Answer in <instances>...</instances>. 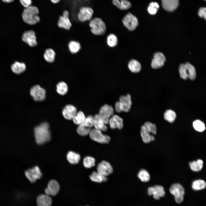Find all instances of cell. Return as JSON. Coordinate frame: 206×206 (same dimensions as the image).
I'll use <instances>...</instances> for the list:
<instances>
[{
	"label": "cell",
	"mask_w": 206,
	"mask_h": 206,
	"mask_svg": "<svg viewBox=\"0 0 206 206\" xmlns=\"http://www.w3.org/2000/svg\"><path fill=\"white\" fill-rule=\"evenodd\" d=\"M49 128V124L45 122L41 123L35 128V138L38 144L41 145L50 140L51 134Z\"/></svg>",
	"instance_id": "1"
},
{
	"label": "cell",
	"mask_w": 206,
	"mask_h": 206,
	"mask_svg": "<svg viewBox=\"0 0 206 206\" xmlns=\"http://www.w3.org/2000/svg\"><path fill=\"white\" fill-rule=\"evenodd\" d=\"M39 11L36 6L31 5L26 8L22 14L23 19L26 23L34 25L39 23L40 19L39 16Z\"/></svg>",
	"instance_id": "2"
},
{
	"label": "cell",
	"mask_w": 206,
	"mask_h": 206,
	"mask_svg": "<svg viewBox=\"0 0 206 206\" xmlns=\"http://www.w3.org/2000/svg\"><path fill=\"white\" fill-rule=\"evenodd\" d=\"M89 26L91 32L96 35L104 34L106 31V27L104 22L100 18L95 17L89 21Z\"/></svg>",
	"instance_id": "3"
},
{
	"label": "cell",
	"mask_w": 206,
	"mask_h": 206,
	"mask_svg": "<svg viewBox=\"0 0 206 206\" xmlns=\"http://www.w3.org/2000/svg\"><path fill=\"white\" fill-rule=\"evenodd\" d=\"M122 21L124 26L130 31L135 30L138 24L137 17L130 12L124 15Z\"/></svg>",
	"instance_id": "4"
},
{
	"label": "cell",
	"mask_w": 206,
	"mask_h": 206,
	"mask_svg": "<svg viewBox=\"0 0 206 206\" xmlns=\"http://www.w3.org/2000/svg\"><path fill=\"white\" fill-rule=\"evenodd\" d=\"M169 191L171 194L174 196L176 203H180L183 201L185 191L180 184L176 183L173 184L170 188Z\"/></svg>",
	"instance_id": "5"
},
{
	"label": "cell",
	"mask_w": 206,
	"mask_h": 206,
	"mask_svg": "<svg viewBox=\"0 0 206 206\" xmlns=\"http://www.w3.org/2000/svg\"><path fill=\"white\" fill-rule=\"evenodd\" d=\"M94 14V10L91 7H82L79 9L77 13V19L79 21L82 22L90 21L92 18Z\"/></svg>",
	"instance_id": "6"
},
{
	"label": "cell",
	"mask_w": 206,
	"mask_h": 206,
	"mask_svg": "<svg viewBox=\"0 0 206 206\" xmlns=\"http://www.w3.org/2000/svg\"><path fill=\"white\" fill-rule=\"evenodd\" d=\"M89 135L92 140L102 144L108 143L110 141V137L102 133V131L95 128L91 129Z\"/></svg>",
	"instance_id": "7"
},
{
	"label": "cell",
	"mask_w": 206,
	"mask_h": 206,
	"mask_svg": "<svg viewBox=\"0 0 206 206\" xmlns=\"http://www.w3.org/2000/svg\"><path fill=\"white\" fill-rule=\"evenodd\" d=\"M30 93L33 99L36 101H42L45 99L46 91L38 85L32 86L30 90Z\"/></svg>",
	"instance_id": "8"
},
{
	"label": "cell",
	"mask_w": 206,
	"mask_h": 206,
	"mask_svg": "<svg viewBox=\"0 0 206 206\" xmlns=\"http://www.w3.org/2000/svg\"><path fill=\"white\" fill-rule=\"evenodd\" d=\"M25 175L27 178L32 183L35 182L42 176L41 171L37 166H35L26 170L25 172Z\"/></svg>",
	"instance_id": "9"
},
{
	"label": "cell",
	"mask_w": 206,
	"mask_h": 206,
	"mask_svg": "<svg viewBox=\"0 0 206 206\" xmlns=\"http://www.w3.org/2000/svg\"><path fill=\"white\" fill-rule=\"evenodd\" d=\"M57 25L59 27L66 30H69L72 26V23L69 18V13L66 10H64L62 15L59 18Z\"/></svg>",
	"instance_id": "10"
},
{
	"label": "cell",
	"mask_w": 206,
	"mask_h": 206,
	"mask_svg": "<svg viewBox=\"0 0 206 206\" xmlns=\"http://www.w3.org/2000/svg\"><path fill=\"white\" fill-rule=\"evenodd\" d=\"M153 134V131L150 127H146L143 125L141 126L140 135L142 140L144 143H148L155 140Z\"/></svg>",
	"instance_id": "11"
},
{
	"label": "cell",
	"mask_w": 206,
	"mask_h": 206,
	"mask_svg": "<svg viewBox=\"0 0 206 206\" xmlns=\"http://www.w3.org/2000/svg\"><path fill=\"white\" fill-rule=\"evenodd\" d=\"M97 172L102 175L107 177L113 171L112 167L107 161H103L99 163L97 167Z\"/></svg>",
	"instance_id": "12"
},
{
	"label": "cell",
	"mask_w": 206,
	"mask_h": 206,
	"mask_svg": "<svg viewBox=\"0 0 206 206\" xmlns=\"http://www.w3.org/2000/svg\"><path fill=\"white\" fill-rule=\"evenodd\" d=\"M148 193L149 195H152L154 198L156 200L159 199L161 197H163L165 195L164 188L159 185L149 187L148 189Z\"/></svg>",
	"instance_id": "13"
},
{
	"label": "cell",
	"mask_w": 206,
	"mask_h": 206,
	"mask_svg": "<svg viewBox=\"0 0 206 206\" xmlns=\"http://www.w3.org/2000/svg\"><path fill=\"white\" fill-rule=\"evenodd\" d=\"M60 186L57 181L54 180L50 181L47 184V187L45 190V194L49 195L55 196L59 192Z\"/></svg>",
	"instance_id": "14"
},
{
	"label": "cell",
	"mask_w": 206,
	"mask_h": 206,
	"mask_svg": "<svg viewBox=\"0 0 206 206\" xmlns=\"http://www.w3.org/2000/svg\"><path fill=\"white\" fill-rule=\"evenodd\" d=\"M22 39L31 47H34L37 45L35 34L33 30H29L24 32L22 37Z\"/></svg>",
	"instance_id": "15"
},
{
	"label": "cell",
	"mask_w": 206,
	"mask_h": 206,
	"mask_svg": "<svg viewBox=\"0 0 206 206\" xmlns=\"http://www.w3.org/2000/svg\"><path fill=\"white\" fill-rule=\"evenodd\" d=\"M165 60V57L163 53L160 52H156L154 55L151 66L154 69L160 68L164 65Z\"/></svg>",
	"instance_id": "16"
},
{
	"label": "cell",
	"mask_w": 206,
	"mask_h": 206,
	"mask_svg": "<svg viewBox=\"0 0 206 206\" xmlns=\"http://www.w3.org/2000/svg\"><path fill=\"white\" fill-rule=\"evenodd\" d=\"M76 108L73 105L68 104L66 106L62 111L64 117L68 120H72L77 113Z\"/></svg>",
	"instance_id": "17"
},
{
	"label": "cell",
	"mask_w": 206,
	"mask_h": 206,
	"mask_svg": "<svg viewBox=\"0 0 206 206\" xmlns=\"http://www.w3.org/2000/svg\"><path fill=\"white\" fill-rule=\"evenodd\" d=\"M36 202L38 206H50L52 203V199L49 195L41 194L37 197Z\"/></svg>",
	"instance_id": "18"
},
{
	"label": "cell",
	"mask_w": 206,
	"mask_h": 206,
	"mask_svg": "<svg viewBox=\"0 0 206 206\" xmlns=\"http://www.w3.org/2000/svg\"><path fill=\"white\" fill-rule=\"evenodd\" d=\"M113 5L120 10H126L132 7V3L129 0H112Z\"/></svg>",
	"instance_id": "19"
},
{
	"label": "cell",
	"mask_w": 206,
	"mask_h": 206,
	"mask_svg": "<svg viewBox=\"0 0 206 206\" xmlns=\"http://www.w3.org/2000/svg\"><path fill=\"white\" fill-rule=\"evenodd\" d=\"M179 4V0H162V5L166 10L172 11L175 10Z\"/></svg>",
	"instance_id": "20"
},
{
	"label": "cell",
	"mask_w": 206,
	"mask_h": 206,
	"mask_svg": "<svg viewBox=\"0 0 206 206\" xmlns=\"http://www.w3.org/2000/svg\"><path fill=\"white\" fill-rule=\"evenodd\" d=\"M94 126L95 128L102 131L105 132L107 130L108 128L102 118L101 115L98 114H96L94 117Z\"/></svg>",
	"instance_id": "21"
},
{
	"label": "cell",
	"mask_w": 206,
	"mask_h": 206,
	"mask_svg": "<svg viewBox=\"0 0 206 206\" xmlns=\"http://www.w3.org/2000/svg\"><path fill=\"white\" fill-rule=\"evenodd\" d=\"M99 114L109 118L114 115V109L112 106L105 104L100 108Z\"/></svg>",
	"instance_id": "22"
},
{
	"label": "cell",
	"mask_w": 206,
	"mask_h": 206,
	"mask_svg": "<svg viewBox=\"0 0 206 206\" xmlns=\"http://www.w3.org/2000/svg\"><path fill=\"white\" fill-rule=\"evenodd\" d=\"M128 67L130 70L134 73L139 72L141 68L140 63L135 59H132L128 63Z\"/></svg>",
	"instance_id": "23"
},
{
	"label": "cell",
	"mask_w": 206,
	"mask_h": 206,
	"mask_svg": "<svg viewBox=\"0 0 206 206\" xmlns=\"http://www.w3.org/2000/svg\"><path fill=\"white\" fill-rule=\"evenodd\" d=\"M11 69L14 73L19 74L25 71L26 66L23 63L16 62L11 65Z\"/></svg>",
	"instance_id": "24"
},
{
	"label": "cell",
	"mask_w": 206,
	"mask_h": 206,
	"mask_svg": "<svg viewBox=\"0 0 206 206\" xmlns=\"http://www.w3.org/2000/svg\"><path fill=\"white\" fill-rule=\"evenodd\" d=\"M67 158L68 161L71 164H75L79 162L80 157L78 153L72 151H69L67 154Z\"/></svg>",
	"instance_id": "25"
},
{
	"label": "cell",
	"mask_w": 206,
	"mask_h": 206,
	"mask_svg": "<svg viewBox=\"0 0 206 206\" xmlns=\"http://www.w3.org/2000/svg\"><path fill=\"white\" fill-rule=\"evenodd\" d=\"M56 53L52 49L49 48L45 50L43 54L45 60L47 62L51 63L54 61Z\"/></svg>",
	"instance_id": "26"
},
{
	"label": "cell",
	"mask_w": 206,
	"mask_h": 206,
	"mask_svg": "<svg viewBox=\"0 0 206 206\" xmlns=\"http://www.w3.org/2000/svg\"><path fill=\"white\" fill-rule=\"evenodd\" d=\"M91 180L94 182L100 183L107 180L106 177L104 176L98 172H93L90 176Z\"/></svg>",
	"instance_id": "27"
},
{
	"label": "cell",
	"mask_w": 206,
	"mask_h": 206,
	"mask_svg": "<svg viewBox=\"0 0 206 206\" xmlns=\"http://www.w3.org/2000/svg\"><path fill=\"white\" fill-rule=\"evenodd\" d=\"M203 162L201 159H198L196 161L190 162L189 164L191 169L194 172L200 171L203 167Z\"/></svg>",
	"instance_id": "28"
},
{
	"label": "cell",
	"mask_w": 206,
	"mask_h": 206,
	"mask_svg": "<svg viewBox=\"0 0 206 206\" xmlns=\"http://www.w3.org/2000/svg\"><path fill=\"white\" fill-rule=\"evenodd\" d=\"M206 187L205 181L202 179H199L194 181L193 182L192 187L195 191L201 190L204 189Z\"/></svg>",
	"instance_id": "29"
},
{
	"label": "cell",
	"mask_w": 206,
	"mask_h": 206,
	"mask_svg": "<svg viewBox=\"0 0 206 206\" xmlns=\"http://www.w3.org/2000/svg\"><path fill=\"white\" fill-rule=\"evenodd\" d=\"M56 90L58 94L64 95L66 94L68 91V86L65 82H60L57 84Z\"/></svg>",
	"instance_id": "30"
},
{
	"label": "cell",
	"mask_w": 206,
	"mask_h": 206,
	"mask_svg": "<svg viewBox=\"0 0 206 206\" xmlns=\"http://www.w3.org/2000/svg\"><path fill=\"white\" fill-rule=\"evenodd\" d=\"M68 47L70 52L72 54H75L79 51L81 48V45L78 42L72 41L69 43Z\"/></svg>",
	"instance_id": "31"
},
{
	"label": "cell",
	"mask_w": 206,
	"mask_h": 206,
	"mask_svg": "<svg viewBox=\"0 0 206 206\" xmlns=\"http://www.w3.org/2000/svg\"><path fill=\"white\" fill-rule=\"evenodd\" d=\"M164 115V119L171 123L174 122L176 118V114L175 112L170 109L166 110Z\"/></svg>",
	"instance_id": "32"
},
{
	"label": "cell",
	"mask_w": 206,
	"mask_h": 206,
	"mask_svg": "<svg viewBox=\"0 0 206 206\" xmlns=\"http://www.w3.org/2000/svg\"><path fill=\"white\" fill-rule=\"evenodd\" d=\"M187 68L189 78L191 80H194L196 77V72L194 66L189 63L185 64Z\"/></svg>",
	"instance_id": "33"
},
{
	"label": "cell",
	"mask_w": 206,
	"mask_h": 206,
	"mask_svg": "<svg viewBox=\"0 0 206 206\" xmlns=\"http://www.w3.org/2000/svg\"><path fill=\"white\" fill-rule=\"evenodd\" d=\"M138 177L141 181L144 182H148L150 179L149 173L144 169H141L139 171L138 174Z\"/></svg>",
	"instance_id": "34"
},
{
	"label": "cell",
	"mask_w": 206,
	"mask_h": 206,
	"mask_svg": "<svg viewBox=\"0 0 206 206\" xmlns=\"http://www.w3.org/2000/svg\"><path fill=\"white\" fill-rule=\"evenodd\" d=\"M96 160L94 158L90 156L85 157L83 161L84 167L87 168H90L95 165Z\"/></svg>",
	"instance_id": "35"
},
{
	"label": "cell",
	"mask_w": 206,
	"mask_h": 206,
	"mask_svg": "<svg viewBox=\"0 0 206 206\" xmlns=\"http://www.w3.org/2000/svg\"><path fill=\"white\" fill-rule=\"evenodd\" d=\"M107 43L108 45L111 47L116 46L118 43V39L116 36L114 34H109L107 38Z\"/></svg>",
	"instance_id": "36"
},
{
	"label": "cell",
	"mask_w": 206,
	"mask_h": 206,
	"mask_svg": "<svg viewBox=\"0 0 206 206\" xmlns=\"http://www.w3.org/2000/svg\"><path fill=\"white\" fill-rule=\"evenodd\" d=\"M85 118V116L83 112L80 111L77 112L72 120L75 124L79 125L83 122Z\"/></svg>",
	"instance_id": "37"
},
{
	"label": "cell",
	"mask_w": 206,
	"mask_h": 206,
	"mask_svg": "<svg viewBox=\"0 0 206 206\" xmlns=\"http://www.w3.org/2000/svg\"><path fill=\"white\" fill-rule=\"evenodd\" d=\"M80 125L91 128L94 126V118L92 115L85 117L84 120Z\"/></svg>",
	"instance_id": "38"
},
{
	"label": "cell",
	"mask_w": 206,
	"mask_h": 206,
	"mask_svg": "<svg viewBox=\"0 0 206 206\" xmlns=\"http://www.w3.org/2000/svg\"><path fill=\"white\" fill-rule=\"evenodd\" d=\"M193 126L195 129L199 132H202L205 129L204 123L199 120L194 121L193 123Z\"/></svg>",
	"instance_id": "39"
},
{
	"label": "cell",
	"mask_w": 206,
	"mask_h": 206,
	"mask_svg": "<svg viewBox=\"0 0 206 206\" xmlns=\"http://www.w3.org/2000/svg\"><path fill=\"white\" fill-rule=\"evenodd\" d=\"M91 130L90 128L79 125L77 128V131L80 135L85 136L89 134Z\"/></svg>",
	"instance_id": "40"
},
{
	"label": "cell",
	"mask_w": 206,
	"mask_h": 206,
	"mask_svg": "<svg viewBox=\"0 0 206 206\" xmlns=\"http://www.w3.org/2000/svg\"><path fill=\"white\" fill-rule=\"evenodd\" d=\"M179 70L181 78L184 80H186L189 78L187 69L185 64H181L179 66Z\"/></svg>",
	"instance_id": "41"
},
{
	"label": "cell",
	"mask_w": 206,
	"mask_h": 206,
	"mask_svg": "<svg viewBox=\"0 0 206 206\" xmlns=\"http://www.w3.org/2000/svg\"><path fill=\"white\" fill-rule=\"evenodd\" d=\"M159 7V5L157 3L152 2L149 4L147 8V10L150 14L153 15L157 13Z\"/></svg>",
	"instance_id": "42"
},
{
	"label": "cell",
	"mask_w": 206,
	"mask_h": 206,
	"mask_svg": "<svg viewBox=\"0 0 206 206\" xmlns=\"http://www.w3.org/2000/svg\"><path fill=\"white\" fill-rule=\"evenodd\" d=\"M112 117L115 121L117 125V128L119 129H122L123 126L122 119L118 115L116 114L113 115L112 116Z\"/></svg>",
	"instance_id": "43"
},
{
	"label": "cell",
	"mask_w": 206,
	"mask_h": 206,
	"mask_svg": "<svg viewBox=\"0 0 206 206\" xmlns=\"http://www.w3.org/2000/svg\"><path fill=\"white\" fill-rule=\"evenodd\" d=\"M119 101L121 102L127 104L131 106L132 105L131 96L129 94L126 95L121 96L120 97Z\"/></svg>",
	"instance_id": "44"
},
{
	"label": "cell",
	"mask_w": 206,
	"mask_h": 206,
	"mask_svg": "<svg viewBox=\"0 0 206 206\" xmlns=\"http://www.w3.org/2000/svg\"><path fill=\"white\" fill-rule=\"evenodd\" d=\"M206 9L205 7L200 8L198 11V14L201 17H203L205 19L206 18Z\"/></svg>",
	"instance_id": "45"
},
{
	"label": "cell",
	"mask_w": 206,
	"mask_h": 206,
	"mask_svg": "<svg viewBox=\"0 0 206 206\" xmlns=\"http://www.w3.org/2000/svg\"><path fill=\"white\" fill-rule=\"evenodd\" d=\"M108 124L112 129L117 128V125L115 120L112 117L109 118Z\"/></svg>",
	"instance_id": "46"
},
{
	"label": "cell",
	"mask_w": 206,
	"mask_h": 206,
	"mask_svg": "<svg viewBox=\"0 0 206 206\" xmlns=\"http://www.w3.org/2000/svg\"><path fill=\"white\" fill-rule=\"evenodd\" d=\"M21 4L26 8L31 5L32 0H20Z\"/></svg>",
	"instance_id": "47"
},
{
	"label": "cell",
	"mask_w": 206,
	"mask_h": 206,
	"mask_svg": "<svg viewBox=\"0 0 206 206\" xmlns=\"http://www.w3.org/2000/svg\"><path fill=\"white\" fill-rule=\"evenodd\" d=\"M115 110L118 113L122 112L120 102L119 101L116 102L115 104Z\"/></svg>",
	"instance_id": "48"
},
{
	"label": "cell",
	"mask_w": 206,
	"mask_h": 206,
	"mask_svg": "<svg viewBox=\"0 0 206 206\" xmlns=\"http://www.w3.org/2000/svg\"><path fill=\"white\" fill-rule=\"evenodd\" d=\"M54 4H57L60 2L61 0H50Z\"/></svg>",
	"instance_id": "49"
},
{
	"label": "cell",
	"mask_w": 206,
	"mask_h": 206,
	"mask_svg": "<svg viewBox=\"0 0 206 206\" xmlns=\"http://www.w3.org/2000/svg\"><path fill=\"white\" fill-rule=\"evenodd\" d=\"M3 2L5 3H10L13 1L14 0H2Z\"/></svg>",
	"instance_id": "50"
},
{
	"label": "cell",
	"mask_w": 206,
	"mask_h": 206,
	"mask_svg": "<svg viewBox=\"0 0 206 206\" xmlns=\"http://www.w3.org/2000/svg\"><path fill=\"white\" fill-rule=\"evenodd\" d=\"M89 206V205H87V206Z\"/></svg>",
	"instance_id": "51"
},
{
	"label": "cell",
	"mask_w": 206,
	"mask_h": 206,
	"mask_svg": "<svg viewBox=\"0 0 206 206\" xmlns=\"http://www.w3.org/2000/svg\"><path fill=\"white\" fill-rule=\"evenodd\" d=\"M205 0V1H206V0Z\"/></svg>",
	"instance_id": "52"
}]
</instances>
